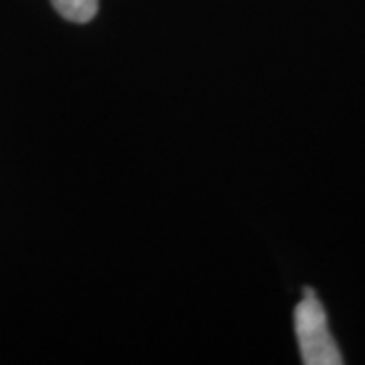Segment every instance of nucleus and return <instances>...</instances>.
<instances>
[{
	"label": "nucleus",
	"mask_w": 365,
	"mask_h": 365,
	"mask_svg": "<svg viewBox=\"0 0 365 365\" xmlns=\"http://www.w3.org/2000/svg\"><path fill=\"white\" fill-rule=\"evenodd\" d=\"M51 4L71 23H90L98 13V0H51Z\"/></svg>",
	"instance_id": "2"
},
{
	"label": "nucleus",
	"mask_w": 365,
	"mask_h": 365,
	"mask_svg": "<svg viewBox=\"0 0 365 365\" xmlns=\"http://www.w3.org/2000/svg\"><path fill=\"white\" fill-rule=\"evenodd\" d=\"M294 331L304 365H341L339 347L329 331L325 307L317 294H304L294 309Z\"/></svg>",
	"instance_id": "1"
}]
</instances>
